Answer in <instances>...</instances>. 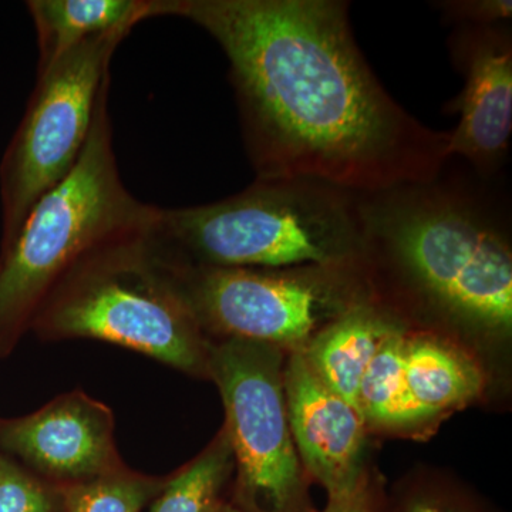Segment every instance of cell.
<instances>
[{"mask_svg": "<svg viewBox=\"0 0 512 512\" xmlns=\"http://www.w3.org/2000/svg\"><path fill=\"white\" fill-rule=\"evenodd\" d=\"M208 512H239L237 510H232V508L229 507H218V508H211Z\"/></svg>", "mask_w": 512, "mask_h": 512, "instance_id": "7402d4cb", "label": "cell"}, {"mask_svg": "<svg viewBox=\"0 0 512 512\" xmlns=\"http://www.w3.org/2000/svg\"><path fill=\"white\" fill-rule=\"evenodd\" d=\"M39 70L80 43L124 25L158 18V0H30Z\"/></svg>", "mask_w": 512, "mask_h": 512, "instance_id": "4fadbf2b", "label": "cell"}, {"mask_svg": "<svg viewBox=\"0 0 512 512\" xmlns=\"http://www.w3.org/2000/svg\"><path fill=\"white\" fill-rule=\"evenodd\" d=\"M231 446L228 439L198 458L167 485L148 512H208L227 476Z\"/></svg>", "mask_w": 512, "mask_h": 512, "instance_id": "2e32d148", "label": "cell"}, {"mask_svg": "<svg viewBox=\"0 0 512 512\" xmlns=\"http://www.w3.org/2000/svg\"><path fill=\"white\" fill-rule=\"evenodd\" d=\"M446 22L456 26H493L511 23V0H446L436 2Z\"/></svg>", "mask_w": 512, "mask_h": 512, "instance_id": "d6986e66", "label": "cell"}, {"mask_svg": "<svg viewBox=\"0 0 512 512\" xmlns=\"http://www.w3.org/2000/svg\"><path fill=\"white\" fill-rule=\"evenodd\" d=\"M157 234L198 268L340 265L365 255L359 192L312 178L259 180L197 207L161 208Z\"/></svg>", "mask_w": 512, "mask_h": 512, "instance_id": "3957f363", "label": "cell"}, {"mask_svg": "<svg viewBox=\"0 0 512 512\" xmlns=\"http://www.w3.org/2000/svg\"><path fill=\"white\" fill-rule=\"evenodd\" d=\"M325 512H370L365 483L362 481L348 494L330 498Z\"/></svg>", "mask_w": 512, "mask_h": 512, "instance_id": "ffe728a7", "label": "cell"}, {"mask_svg": "<svg viewBox=\"0 0 512 512\" xmlns=\"http://www.w3.org/2000/svg\"><path fill=\"white\" fill-rule=\"evenodd\" d=\"M396 325L375 306L360 303L320 330L303 356L332 392L362 414L359 390L363 375Z\"/></svg>", "mask_w": 512, "mask_h": 512, "instance_id": "7c38bea8", "label": "cell"}, {"mask_svg": "<svg viewBox=\"0 0 512 512\" xmlns=\"http://www.w3.org/2000/svg\"><path fill=\"white\" fill-rule=\"evenodd\" d=\"M406 335L402 328L389 333L360 383V412L379 424H410L426 420L414 402L404 376Z\"/></svg>", "mask_w": 512, "mask_h": 512, "instance_id": "9a60e30c", "label": "cell"}, {"mask_svg": "<svg viewBox=\"0 0 512 512\" xmlns=\"http://www.w3.org/2000/svg\"><path fill=\"white\" fill-rule=\"evenodd\" d=\"M101 90L92 130L70 174L43 195L0 255V353L15 345L49 296L100 249L154 224L160 208L127 190Z\"/></svg>", "mask_w": 512, "mask_h": 512, "instance_id": "277c9868", "label": "cell"}, {"mask_svg": "<svg viewBox=\"0 0 512 512\" xmlns=\"http://www.w3.org/2000/svg\"><path fill=\"white\" fill-rule=\"evenodd\" d=\"M150 484L126 477H101L67 494L69 512H141Z\"/></svg>", "mask_w": 512, "mask_h": 512, "instance_id": "e0dca14e", "label": "cell"}, {"mask_svg": "<svg viewBox=\"0 0 512 512\" xmlns=\"http://www.w3.org/2000/svg\"><path fill=\"white\" fill-rule=\"evenodd\" d=\"M0 512H52L42 485L0 456Z\"/></svg>", "mask_w": 512, "mask_h": 512, "instance_id": "ac0fdd59", "label": "cell"}, {"mask_svg": "<svg viewBox=\"0 0 512 512\" xmlns=\"http://www.w3.org/2000/svg\"><path fill=\"white\" fill-rule=\"evenodd\" d=\"M404 376L426 419L473 399L483 386L480 372L470 360L427 339L406 340Z\"/></svg>", "mask_w": 512, "mask_h": 512, "instance_id": "5bb4252c", "label": "cell"}, {"mask_svg": "<svg viewBox=\"0 0 512 512\" xmlns=\"http://www.w3.org/2000/svg\"><path fill=\"white\" fill-rule=\"evenodd\" d=\"M0 446L47 476H103L114 463L113 416L84 394H67L30 416L0 423Z\"/></svg>", "mask_w": 512, "mask_h": 512, "instance_id": "30bf717a", "label": "cell"}, {"mask_svg": "<svg viewBox=\"0 0 512 512\" xmlns=\"http://www.w3.org/2000/svg\"><path fill=\"white\" fill-rule=\"evenodd\" d=\"M265 343L235 339L215 350L211 372L220 386L228 443L242 487L266 510H284L299 483L279 357Z\"/></svg>", "mask_w": 512, "mask_h": 512, "instance_id": "52a82bcc", "label": "cell"}, {"mask_svg": "<svg viewBox=\"0 0 512 512\" xmlns=\"http://www.w3.org/2000/svg\"><path fill=\"white\" fill-rule=\"evenodd\" d=\"M124 25L94 36L37 70L22 123L0 167L2 249L18 235L36 202L62 183L86 146L110 62L133 30Z\"/></svg>", "mask_w": 512, "mask_h": 512, "instance_id": "8992f818", "label": "cell"}, {"mask_svg": "<svg viewBox=\"0 0 512 512\" xmlns=\"http://www.w3.org/2000/svg\"><path fill=\"white\" fill-rule=\"evenodd\" d=\"M448 163L430 181L359 192L365 254L386 255L453 318L508 332L510 208L495 192V180Z\"/></svg>", "mask_w": 512, "mask_h": 512, "instance_id": "7a4b0ae2", "label": "cell"}, {"mask_svg": "<svg viewBox=\"0 0 512 512\" xmlns=\"http://www.w3.org/2000/svg\"><path fill=\"white\" fill-rule=\"evenodd\" d=\"M448 50L464 77L463 90L446 107L460 114L450 131V157L483 180H495L510 154L511 23L458 26L448 37Z\"/></svg>", "mask_w": 512, "mask_h": 512, "instance_id": "9c48e42d", "label": "cell"}, {"mask_svg": "<svg viewBox=\"0 0 512 512\" xmlns=\"http://www.w3.org/2000/svg\"><path fill=\"white\" fill-rule=\"evenodd\" d=\"M229 62L256 178H312L355 192L423 183L450 157V131L424 126L384 89L340 0H160Z\"/></svg>", "mask_w": 512, "mask_h": 512, "instance_id": "6da1fadb", "label": "cell"}, {"mask_svg": "<svg viewBox=\"0 0 512 512\" xmlns=\"http://www.w3.org/2000/svg\"><path fill=\"white\" fill-rule=\"evenodd\" d=\"M284 383L292 440L303 463L330 498L355 490L362 483L365 417L332 392L303 355L293 357Z\"/></svg>", "mask_w": 512, "mask_h": 512, "instance_id": "8fae6325", "label": "cell"}, {"mask_svg": "<svg viewBox=\"0 0 512 512\" xmlns=\"http://www.w3.org/2000/svg\"><path fill=\"white\" fill-rule=\"evenodd\" d=\"M171 262L197 319L235 339L298 345L311 338L323 311L339 303L330 276L339 265L265 271L198 268L175 259Z\"/></svg>", "mask_w": 512, "mask_h": 512, "instance_id": "ba28073f", "label": "cell"}, {"mask_svg": "<svg viewBox=\"0 0 512 512\" xmlns=\"http://www.w3.org/2000/svg\"><path fill=\"white\" fill-rule=\"evenodd\" d=\"M158 218L73 269L33 322L56 338L106 340L177 369H197L200 320L157 237Z\"/></svg>", "mask_w": 512, "mask_h": 512, "instance_id": "5b68a950", "label": "cell"}, {"mask_svg": "<svg viewBox=\"0 0 512 512\" xmlns=\"http://www.w3.org/2000/svg\"><path fill=\"white\" fill-rule=\"evenodd\" d=\"M409 512H447L441 510L439 507H434V505L427 503H414L412 507H410Z\"/></svg>", "mask_w": 512, "mask_h": 512, "instance_id": "44dd1931", "label": "cell"}]
</instances>
